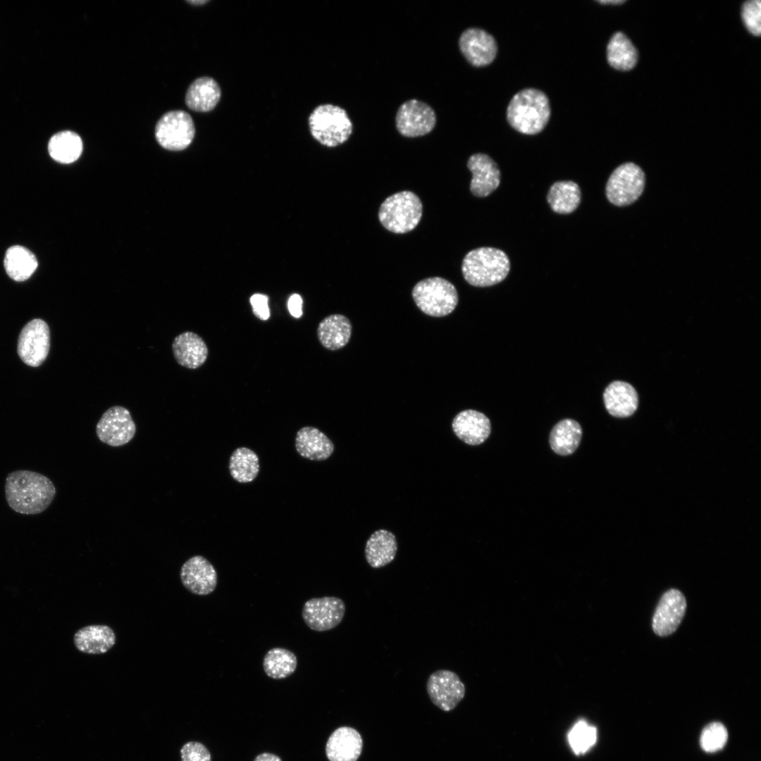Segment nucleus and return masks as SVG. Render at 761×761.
Instances as JSON below:
<instances>
[{
    "mask_svg": "<svg viewBox=\"0 0 761 761\" xmlns=\"http://www.w3.org/2000/svg\"><path fill=\"white\" fill-rule=\"evenodd\" d=\"M53 482L46 476L30 470L8 474L5 495L8 506L22 514H37L46 510L56 495Z\"/></svg>",
    "mask_w": 761,
    "mask_h": 761,
    "instance_id": "1",
    "label": "nucleus"
},
{
    "mask_svg": "<svg viewBox=\"0 0 761 761\" xmlns=\"http://www.w3.org/2000/svg\"><path fill=\"white\" fill-rule=\"evenodd\" d=\"M550 104L547 95L540 89L528 87L517 92L507 109V118L517 131L534 135L547 125L550 116Z\"/></svg>",
    "mask_w": 761,
    "mask_h": 761,
    "instance_id": "2",
    "label": "nucleus"
},
{
    "mask_svg": "<svg viewBox=\"0 0 761 761\" xmlns=\"http://www.w3.org/2000/svg\"><path fill=\"white\" fill-rule=\"evenodd\" d=\"M510 270V261L502 250L483 247L469 252L463 259L465 280L476 287H488L502 281Z\"/></svg>",
    "mask_w": 761,
    "mask_h": 761,
    "instance_id": "3",
    "label": "nucleus"
},
{
    "mask_svg": "<svg viewBox=\"0 0 761 761\" xmlns=\"http://www.w3.org/2000/svg\"><path fill=\"white\" fill-rule=\"evenodd\" d=\"M419 197L411 191H402L387 197L381 204L378 218L385 228L395 233L414 229L422 216Z\"/></svg>",
    "mask_w": 761,
    "mask_h": 761,
    "instance_id": "4",
    "label": "nucleus"
},
{
    "mask_svg": "<svg viewBox=\"0 0 761 761\" xmlns=\"http://www.w3.org/2000/svg\"><path fill=\"white\" fill-rule=\"evenodd\" d=\"M309 125L313 137L329 147L345 142L353 128L346 111L330 104L320 105L312 111Z\"/></svg>",
    "mask_w": 761,
    "mask_h": 761,
    "instance_id": "5",
    "label": "nucleus"
},
{
    "mask_svg": "<svg viewBox=\"0 0 761 761\" xmlns=\"http://www.w3.org/2000/svg\"><path fill=\"white\" fill-rule=\"evenodd\" d=\"M412 297L424 314L442 317L451 314L458 303L454 285L440 277H431L418 282L413 287Z\"/></svg>",
    "mask_w": 761,
    "mask_h": 761,
    "instance_id": "6",
    "label": "nucleus"
},
{
    "mask_svg": "<svg viewBox=\"0 0 761 761\" xmlns=\"http://www.w3.org/2000/svg\"><path fill=\"white\" fill-rule=\"evenodd\" d=\"M645 180L644 172L638 166L623 163L610 175L605 187L606 197L615 206L629 205L641 195Z\"/></svg>",
    "mask_w": 761,
    "mask_h": 761,
    "instance_id": "7",
    "label": "nucleus"
},
{
    "mask_svg": "<svg viewBox=\"0 0 761 761\" xmlns=\"http://www.w3.org/2000/svg\"><path fill=\"white\" fill-rule=\"evenodd\" d=\"M195 128L191 116L183 111H171L163 114L155 127L159 144L168 150L180 151L192 142Z\"/></svg>",
    "mask_w": 761,
    "mask_h": 761,
    "instance_id": "8",
    "label": "nucleus"
},
{
    "mask_svg": "<svg viewBox=\"0 0 761 761\" xmlns=\"http://www.w3.org/2000/svg\"><path fill=\"white\" fill-rule=\"evenodd\" d=\"M136 433L130 412L122 406H113L104 412L96 426L99 440L111 447L128 443Z\"/></svg>",
    "mask_w": 761,
    "mask_h": 761,
    "instance_id": "9",
    "label": "nucleus"
},
{
    "mask_svg": "<svg viewBox=\"0 0 761 761\" xmlns=\"http://www.w3.org/2000/svg\"><path fill=\"white\" fill-rule=\"evenodd\" d=\"M50 347V332L47 323L36 318L21 330L18 341V353L28 366H39L46 359Z\"/></svg>",
    "mask_w": 761,
    "mask_h": 761,
    "instance_id": "10",
    "label": "nucleus"
},
{
    "mask_svg": "<svg viewBox=\"0 0 761 761\" xmlns=\"http://www.w3.org/2000/svg\"><path fill=\"white\" fill-rule=\"evenodd\" d=\"M345 605L342 599L334 596L314 598L308 600L302 608V618L307 626L313 631L321 632L334 629L342 621Z\"/></svg>",
    "mask_w": 761,
    "mask_h": 761,
    "instance_id": "11",
    "label": "nucleus"
},
{
    "mask_svg": "<svg viewBox=\"0 0 761 761\" xmlns=\"http://www.w3.org/2000/svg\"><path fill=\"white\" fill-rule=\"evenodd\" d=\"M395 123L402 135L415 137L431 132L435 125L436 116L428 104L417 99H409L399 107Z\"/></svg>",
    "mask_w": 761,
    "mask_h": 761,
    "instance_id": "12",
    "label": "nucleus"
},
{
    "mask_svg": "<svg viewBox=\"0 0 761 761\" xmlns=\"http://www.w3.org/2000/svg\"><path fill=\"white\" fill-rule=\"evenodd\" d=\"M426 689L432 703L445 712L454 709L465 695V686L459 676L447 669L433 672L428 679Z\"/></svg>",
    "mask_w": 761,
    "mask_h": 761,
    "instance_id": "13",
    "label": "nucleus"
},
{
    "mask_svg": "<svg viewBox=\"0 0 761 761\" xmlns=\"http://www.w3.org/2000/svg\"><path fill=\"white\" fill-rule=\"evenodd\" d=\"M686 610L683 594L675 588L666 591L660 598L652 621L655 634L664 637L672 634L682 621Z\"/></svg>",
    "mask_w": 761,
    "mask_h": 761,
    "instance_id": "14",
    "label": "nucleus"
},
{
    "mask_svg": "<svg viewBox=\"0 0 761 761\" xmlns=\"http://www.w3.org/2000/svg\"><path fill=\"white\" fill-rule=\"evenodd\" d=\"M180 578L183 586L197 595L211 593L218 582L215 568L209 560L201 555L193 556L182 564Z\"/></svg>",
    "mask_w": 761,
    "mask_h": 761,
    "instance_id": "15",
    "label": "nucleus"
},
{
    "mask_svg": "<svg viewBox=\"0 0 761 761\" xmlns=\"http://www.w3.org/2000/svg\"><path fill=\"white\" fill-rule=\"evenodd\" d=\"M462 54L473 66H483L495 58L497 45L494 37L478 27L465 30L459 39Z\"/></svg>",
    "mask_w": 761,
    "mask_h": 761,
    "instance_id": "16",
    "label": "nucleus"
},
{
    "mask_svg": "<svg viewBox=\"0 0 761 761\" xmlns=\"http://www.w3.org/2000/svg\"><path fill=\"white\" fill-rule=\"evenodd\" d=\"M467 167L472 174L470 190L474 196L487 197L498 187L500 171L488 155L483 153L472 154L468 159Z\"/></svg>",
    "mask_w": 761,
    "mask_h": 761,
    "instance_id": "17",
    "label": "nucleus"
},
{
    "mask_svg": "<svg viewBox=\"0 0 761 761\" xmlns=\"http://www.w3.org/2000/svg\"><path fill=\"white\" fill-rule=\"evenodd\" d=\"M452 427L454 434L469 445L483 443L491 431L489 419L484 414L474 409H466L457 414Z\"/></svg>",
    "mask_w": 761,
    "mask_h": 761,
    "instance_id": "18",
    "label": "nucleus"
},
{
    "mask_svg": "<svg viewBox=\"0 0 761 761\" xmlns=\"http://www.w3.org/2000/svg\"><path fill=\"white\" fill-rule=\"evenodd\" d=\"M172 350L177 363L190 369H196L203 365L209 353L204 340L191 331L177 335L173 340Z\"/></svg>",
    "mask_w": 761,
    "mask_h": 761,
    "instance_id": "19",
    "label": "nucleus"
},
{
    "mask_svg": "<svg viewBox=\"0 0 761 761\" xmlns=\"http://www.w3.org/2000/svg\"><path fill=\"white\" fill-rule=\"evenodd\" d=\"M362 738L353 728L342 726L329 737L326 747L330 761H357L362 749Z\"/></svg>",
    "mask_w": 761,
    "mask_h": 761,
    "instance_id": "20",
    "label": "nucleus"
},
{
    "mask_svg": "<svg viewBox=\"0 0 761 761\" xmlns=\"http://www.w3.org/2000/svg\"><path fill=\"white\" fill-rule=\"evenodd\" d=\"M113 630L107 625L94 624L78 630L73 636L75 648L80 652L99 655L108 652L116 643Z\"/></svg>",
    "mask_w": 761,
    "mask_h": 761,
    "instance_id": "21",
    "label": "nucleus"
},
{
    "mask_svg": "<svg viewBox=\"0 0 761 761\" xmlns=\"http://www.w3.org/2000/svg\"><path fill=\"white\" fill-rule=\"evenodd\" d=\"M605 408L614 417H628L636 410L638 399L635 388L628 383L615 380L603 393Z\"/></svg>",
    "mask_w": 761,
    "mask_h": 761,
    "instance_id": "22",
    "label": "nucleus"
},
{
    "mask_svg": "<svg viewBox=\"0 0 761 761\" xmlns=\"http://www.w3.org/2000/svg\"><path fill=\"white\" fill-rule=\"evenodd\" d=\"M295 448L299 454L305 459L323 461L333 454L334 445L327 435L317 428L304 426L296 434Z\"/></svg>",
    "mask_w": 761,
    "mask_h": 761,
    "instance_id": "23",
    "label": "nucleus"
},
{
    "mask_svg": "<svg viewBox=\"0 0 761 761\" xmlns=\"http://www.w3.org/2000/svg\"><path fill=\"white\" fill-rule=\"evenodd\" d=\"M221 95V88L215 80L209 77H201L189 86L185 95V104L192 111L208 112L216 107Z\"/></svg>",
    "mask_w": 761,
    "mask_h": 761,
    "instance_id": "24",
    "label": "nucleus"
},
{
    "mask_svg": "<svg viewBox=\"0 0 761 761\" xmlns=\"http://www.w3.org/2000/svg\"><path fill=\"white\" fill-rule=\"evenodd\" d=\"M352 334L349 320L342 314H331L318 324L317 336L320 343L327 349L337 350L345 347Z\"/></svg>",
    "mask_w": 761,
    "mask_h": 761,
    "instance_id": "25",
    "label": "nucleus"
},
{
    "mask_svg": "<svg viewBox=\"0 0 761 761\" xmlns=\"http://www.w3.org/2000/svg\"><path fill=\"white\" fill-rule=\"evenodd\" d=\"M397 550L395 535L389 531L380 529L372 533L366 541L365 557L371 567L380 568L395 559Z\"/></svg>",
    "mask_w": 761,
    "mask_h": 761,
    "instance_id": "26",
    "label": "nucleus"
},
{
    "mask_svg": "<svg viewBox=\"0 0 761 761\" xmlns=\"http://www.w3.org/2000/svg\"><path fill=\"white\" fill-rule=\"evenodd\" d=\"M4 266L7 275L13 280H27L37 268L35 255L20 245L10 247L5 253Z\"/></svg>",
    "mask_w": 761,
    "mask_h": 761,
    "instance_id": "27",
    "label": "nucleus"
},
{
    "mask_svg": "<svg viewBox=\"0 0 761 761\" xmlns=\"http://www.w3.org/2000/svg\"><path fill=\"white\" fill-rule=\"evenodd\" d=\"M582 436L580 424L575 420L565 419L559 421L550 433L549 442L552 450L562 456L574 453L579 445Z\"/></svg>",
    "mask_w": 761,
    "mask_h": 761,
    "instance_id": "28",
    "label": "nucleus"
},
{
    "mask_svg": "<svg viewBox=\"0 0 761 761\" xmlns=\"http://www.w3.org/2000/svg\"><path fill=\"white\" fill-rule=\"evenodd\" d=\"M581 197V192L578 184L571 180H564L552 185L547 200L552 211L560 214H568L577 209Z\"/></svg>",
    "mask_w": 761,
    "mask_h": 761,
    "instance_id": "29",
    "label": "nucleus"
},
{
    "mask_svg": "<svg viewBox=\"0 0 761 761\" xmlns=\"http://www.w3.org/2000/svg\"><path fill=\"white\" fill-rule=\"evenodd\" d=\"M83 144L75 132L65 130L55 134L49 140L48 151L51 157L61 163H70L80 156Z\"/></svg>",
    "mask_w": 761,
    "mask_h": 761,
    "instance_id": "30",
    "label": "nucleus"
},
{
    "mask_svg": "<svg viewBox=\"0 0 761 761\" xmlns=\"http://www.w3.org/2000/svg\"><path fill=\"white\" fill-rule=\"evenodd\" d=\"M607 58L615 69L629 70L635 66L638 54L630 39L623 32H617L608 42Z\"/></svg>",
    "mask_w": 761,
    "mask_h": 761,
    "instance_id": "31",
    "label": "nucleus"
},
{
    "mask_svg": "<svg viewBox=\"0 0 761 761\" xmlns=\"http://www.w3.org/2000/svg\"><path fill=\"white\" fill-rule=\"evenodd\" d=\"M229 471L232 478L239 483L253 481L259 472L258 455L249 448H237L230 457Z\"/></svg>",
    "mask_w": 761,
    "mask_h": 761,
    "instance_id": "32",
    "label": "nucleus"
},
{
    "mask_svg": "<svg viewBox=\"0 0 761 761\" xmlns=\"http://www.w3.org/2000/svg\"><path fill=\"white\" fill-rule=\"evenodd\" d=\"M297 665L296 655L283 648L270 649L264 655L263 668L266 675L273 679H283L292 674Z\"/></svg>",
    "mask_w": 761,
    "mask_h": 761,
    "instance_id": "33",
    "label": "nucleus"
},
{
    "mask_svg": "<svg viewBox=\"0 0 761 761\" xmlns=\"http://www.w3.org/2000/svg\"><path fill=\"white\" fill-rule=\"evenodd\" d=\"M570 746L576 755L584 754L597 741V729L586 721L580 720L568 734Z\"/></svg>",
    "mask_w": 761,
    "mask_h": 761,
    "instance_id": "34",
    "label": "nucleus"
},
{
    "mask_svg": "<svg viewBox=\"0 0 761 761\" xmlns=\"http://www.w3.org/2000/svg\"><path fill=\"white\" fill-rule=\"evenodd\" d=\"M728 740V731L719 722H712L702 730L700 745L706 753H714L723 748Z\"/></svg>",
    "mask_w": 761,
    "mask_h": 761,
    "instance_id": "35",
    "label": "nucleus"
},
{
    "mask_svg": "<svg viewBox=\"0 0 761 761\" xmlns=\"http://www.w3.org/2000/svg\"><path fill=\"white\" fill-rule=\"evenodd\" d=\"M742 18L747 29L753 35L759 36L761 32L760 1L750 0L745 2L742 8Z\"/></svg>",
    "mask_w": 761,
    "mask_h": 761,
    "instance_id": "36",
    "label": "nucleus"
},
{
    "mask_svg": "<svg viewBox=\"0 0 761 761\" xmlns=\"http://www.w3.org/2000/svg\"><path fill=\"white\" fill-rule=\"evenodd\" d=\"M181 761H211L208 749L199 742L190 741L180 749Z\"/></svg>",
    "mask_w": 761,
    "mask_h": 761,
    "instance_id": "37",
    "label": "nucleus"
},
{
    "mask_svg": "<svg viewBox=\"0 0 761 761\" xmlns=\"http://www.w3.org/2000/svg\"><path fill=\"white\" fill-rule=\"evenodd\" d=\"M268 297L263 294H254L249 299L254 314L261 321H266L270 317L268 304Z\"/></svg>",
    "mask_w": 761,
    "mask_h": 761,
    "instance_id": "38",
    "label": "nucleus"
},
{
    "mask_svg": "<svg viewBox=\"0 0 761 761\" xmlns=\"http://www.w3.org/2000/svg\"><path fill=\"white\" fill-rule=\"evenodd\" d=\"M287 308L290 314L299 318L302 315V299L298 294L292 295L288 299Z\"/></svg>",
    "mask_w": 761,
    "mask_h": 761,
    "instance_id": "39",
    "label": "nucleus"
},
{
    "mask_svg": "<svg viewBox=\"0 0 761 761\" xmlns=\"http://www.w3.org/2000/svg\"><path fill=\"white\" fill-rule=\"evenodd\" d=\"M254 761H281V760L277 755L264 753L259 755Z\"/></svg>",
    "mask_w": 761,
    "mask_h": 761,
    "instance_id": "40",
    "label": "nucleus"
},
{
    "mask_svg": "<svg viewBox=\"0 0 761 761\" xmlns=\"http://www.w3.org/2000/svg\"><path fill=\"white\" fill-rule=\"evenodd\" d=\"M624 1H624V0H607V1L602 0V1H598L599 3L604 4H619L624 3Z\"/></svg>",
    "mask_w": 761,
    "mask_h": 761,
    "instance_id": "41",
    "label": "nucleus"
},
{
    "mask_svg": "<svg viewBox=\"0 0 761 761\" xmlns=\"http://www.w3.org/2000/svg\"><path fill=\"white\" fill-rule=\"evenodd\" d=\"M187 2L190 3V4H192L194 5H197V4L201 5V4H204L207 3L208 1H187Z\"/></svg>",
    "mask_w": 761,
    "mask_h": 761,
    "instance_id": "42",
    "label": "nucleus"
}]
</instances>
